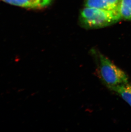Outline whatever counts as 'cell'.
Returning a JSON list of instances; mask_svg holds the SVG:
<instances>
[{
	"mask_svg": "<svg viewBox=\"0 0 131 132\" xmlns=\"http://www.w3.org/2000/svg\"><path fill=\"white\" fill-rule=\"evenodd\" d=\"M120 0H86V7L106 10L118 9Z\"/></svg>",
	"mask_w": 131,
	"mask_h": 132,
	"instance_id": "277c9868",
	"label": "cell"
},
{
	"mask_svg": "<svg viewBox=\"0 0 131 132\" xmlns=\"http://www.w3.org/2000/svg\"><path fill=\"white\" fill-rule=\"evenodd\" d=\"M2 1L22 7L38 9L48 5L52 0H1Z\"/></svg>",
	"mask_w": 131,
	"mask_h": 132,
	"instance_id": "3957f363",
	"label": "cell"
},
{
	"mask_svg": "<svg viewBox=\"0 0 131 132\" xmlns=\"http://www.w3.org/2000/svg\"><path fill=\"white\" fill-rule=\"evenodd\" d=\"M118 10L122 19L131 20V0H120Z\"/></svg>",
	"mask_w": 131,
	"mask_h": 132,
	"instance_id": "8992f818",
	"label": "cell"
},
{
	"mask_svg": "<svg viewBox=\"0 0 131 132\" xmlns=\"http://www.w3.org/2000/svg\"><path fill=\"white\" fill-rule=\"evenodd\" d=\"M116 93L131 107V85L129 83L122 84L109 88Z\"/></svg>",
	"mask_w": 131,
	"mask_h": 132,
	"instance_id": "5b68a950",
	"label": "cell"
},
{
	"mask_svg": "<svg viewBox=\"0 0 131 132\" xmlns=\"http://www.w3.org/2000/svg\"><path fill=\"white\" fill-rule=\"evenodd\" d=\"M90 54L95 62L98 77L108 88L129 82L126 73L101 53L92 49Z\"/></svg>",
	"mask_w": 131,
	"mask_h": 132,
	"instance_id": "6da1fadb",
	"label": "cell"
},
{
	"mask_svg": "<svg viewBox=\"0 0 131 132\" xmlns=\"http://www.w3.org/2000/svg\"><path fill=\"white\" fill-rule=\"evenodd\" d=\"M122 19L118 10H106L86 7L80 13V21L87 28H104Z\"/></svg>",
	"mask_w": 131,
	"mask_h": 132,
	"instance_id": "7a4b0ae2",
	"label": "cell"
}]
</instances>
